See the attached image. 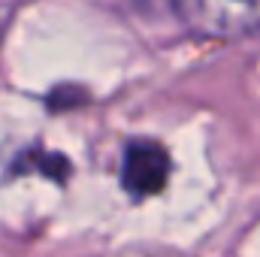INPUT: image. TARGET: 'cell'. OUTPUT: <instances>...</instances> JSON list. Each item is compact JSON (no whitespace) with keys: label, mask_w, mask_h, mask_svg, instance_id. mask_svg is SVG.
<instances>
[{"label":"cell","mask_w":260,"mask_h":257,"mask_svg":"<svg viewBox=\"0 0 260 257\" xmlns=\"http://www.w3.org/2000/svg\"><path fill=\"white\" fill-rule=\"evenodd\" d=\"M173 12L200 37H245L260 30V0H173Z\"/></svg>","instance_id":"6da1fadb"},{"label":"cell","mask_w":260,"mask_h":257,"mask_svg":"<svg viewBox=\"0 0 260 257\" xmlns=\"http://www.w3.org/2000/svg\"><path fill=\"white\" fill-rule=\"evenodd\" d=\"M170 179V154L151 142V139H136L124 148L121 160V185L133 197H148L157 194Z\"/></svg>","instance_id":"7a4b0ae2"}]
</instances>
